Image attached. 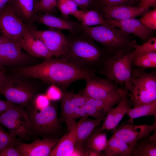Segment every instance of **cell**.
<instances>
[{"label": "cell", "mask_w": 156, "mask_h": 156, "mask_svg": "<svg viewBox=\"0 0 156 156\" xmlns=\"http://www.w3.org/2000/svg\"><path fill=\"white\" fill-rule=\"evenodd\" d=\"M17 71L21 75L40 79L57 86L63 90L72 83L81 79L85 80L95 73L81 69L62 58L53 57L36 65L19 68Z\"/></svg>", "instance_id": "cell-1"}, {"label": "cell", "mask_w": 156, "mask_h": 156, "mask_svg": "<svg viewBox=\"0 0 156 156\" xmlns=\"http://www.w3.org/2000/svg\"><path fill=\"white\" fill-rule=\"evenodd\" d=\"M67 43L62 58L81 69L96 73L110 53L97 46L81 30L66 36Z\"/></svg>", "instance_id": "cell-2"}, {"label": "cell", "mask_w": 156, "mask_h": 156, "mask_svg": "<svg viewBox=\"0 0 156 156\" xmlns=\"http://www.w3.org/2000/svg\"><path fill=\"white\" fill-rule=\"evenodd\" d=\"M80 27L86 35L103 45L111 54L135 49L137 44L130 34L107 23L94 26L81 24Z\"/></svg>", "instance_id": "cell-3"}, {"label": "cell", "mask_w": 156, "mask_h": 156, "mask_svg": "<svg viewBox=\"0 0 156 156\" xmlns=\"http://www.w3.org/2000/svg\"><path fill=\"white\" fill-rule=\"evenodd\" d=\"M145 68L133 67L129 79L124 85L133 107L156 100V71L147 73Z\"/></svg>", "instance_id": "cell-4"}, {"label": "cell", "mask_w": 156, "mask_h": 156, "mask_svg": "<svg viewBox=\"0 0 156 156\" xmlns=\"http://www.w3.org/2000/svg\"><path fill=\"white\" fill-rule=\"evenodd\" d=\"M130 49L110 54L98 71L116 85L122 86L130 79L135 56L134 50Z\"/></svg>", "instance_id": "cell-5"}, {"label": "cell", "mask_w": 156, "mask_h": 156, "mask_svg": "<svg viewBox=\"0 0 156 156\" xmlns=\"http://www.w3.org/2000/svg\"><path fill=\"white\" fill-rule=\"evenodd\" d=\"M26 108L32 135L51 138L59 129L57 111L53 106L38 109L30 104Z\"/></svg>", "instance_id": "cell-6"}, {"label": "cell", "mask_w": 156, "mask_h": 156, "mask_svg": "<svg viewBox=\"0 0 156 156\" xmlns=\"http://www.w3.org/2000/svg\"><path fill=\"white\" fill-rule=\"evenodd\" d=\"M83 94L88 98L107 101L117 105L129 93L112 81L100 78L94 73L85 80Z\"/></svg>", "instance_id": "cell-7"}, {"label": "cell", "mask_w": 156, "mask_h": 156, "mask_svg": "<svg viewBox=\"0 0 156 156\" xmlns=\"http://www.w3.org/2000/svg\"><path fill=\"white\" fill-rule=\"evenodd\" d=\"M0 124L6 127L11 135L20 140H27L32 135L25 108L13 104L0 114Z\"/></svg>", "instance_id": "cell-8"}, {"label": "cell", "mask_w": 156, "mask_h": 156, "mask_svg": "<svg viewBox=\"0 0 156 156\" xmlns=\"http://www.w3.org/2000/svg\"><path fill=\"white\" fill-rule=\"evenodd\" d=\"M0 95L9 102L26 108L32 103L36 92L24 81L6 75L0 85Z\"/></svg>", "instance_id": "cell-9"}, {"label": "cell", "mask_w": 156, "mask_h": 156, "mask_svg": "<svg viewBox=\"0 0 156 156\" xmlns=\"http://www.w3.org/2000/svg\"><path fill=\"white\" fill-rule=\"evenodd\" d=\"M27 30L26 25L8 4L0 10V34L19 44Z\"/></svg>", "instance_id": "cell-10"}, {"label": "cell", "mask_w": 156, "mask_h": 156, "mask_svg": "<svg viewBox=\"0 0 156 156\" xmlns=\"http://www.w3.org/2000/svg\"><path fill=\"white\" fill-rule=\"evenodd\" d=\"M26 28L33 36L43 42L53 57L60 58L63 56L66 46L67 38L60 30L51 28L40 30L27 26Z\"/></svg>", "instance_id": "cell-11"}, {"label": "cell", "mask_w": 156, "mask_h": 156, "mask_svg": "<svg viewBox=\"0 0 156 156\" xmlns=\"http://www.w3.org/2000/svg\"><path fill=\"white\" fill-rule=\"evenodd\" d=\"M156 120L155 117L154 122L151 125L124 124L117 126L112 130V136L126 142L131 148H134L138 140L148 135L156 129Z\"/></svg>", "instance_id": "cell-12"}, {"label": "cell", "mask_w": 156, "mask_h": 156, "mask_svg": "<svg viewBox=\"0 0 156 156\" xmlns=\"http://www.w3.org/2000/svg\"><path fill=\"white\" fill-rule=\"evenodd\" d=\"M22 49L19 44L0 34V57L4 66L22 63L29 60L30 55Z\"/></svg>", "instance_id": "cell-13"}, {"label": "cell", "mask_w": 156, "mask_h": 156, "mask_svg": "<svg viewBox=\"0 0 156 156\" xmlns=\"http://www.w3.org/2000/svg\"><path fill=\"white\" fill-rule=\"evenodd\" d=\"M39 0H9L8 4L16 15L27 26L34 27Z\"/></svg>", "instance_id": "cell-14"}, {"label": "cell", "mask_w": 156, "mask_h": 156, "mask_svg": "<svg viewBox=\"0 0 156 156\" xmlns=\"http://www.w3.org/2000/svg\"><path fill=\"white\" fill-rule=\"evenodd\" d=\"M59 140L43 138L42 139H36L31 143L21 142L15 146L22 156H48Z\"/></svg>", "instance_id": "cell-15"}, {"label": "cell", "mask_w": 156, "mask_h": 156, "mask_svg": "<svg viewBox=\"0 0 156 156\" xmlns=\"http://www.w3.org/2000/svg\"><path fill=\"white\" fill-rule=\"evenodd\" d=\"M106 20H124L135 18L145 10L139 6L121 5L95 9Z\"/></svg>", "instance_id": "cell-16"}, {"label": "cell", "mask_w": 156, "mask_h": 156, "mask_svg": "<svg viewBox=\"0 0 156 156\" xmlns=\"http://www.w3.org/2000/svg\"><path fill=\"white\" fill-rule=\"evenodd\" d=\"M106 21L111 25L129 34L135 36L142 41L146 42L152 37L151 36L153 30L145 26L139 20L135 18L124 20H106Z\"/></svg>", "instance_id": "cell-17"}, {"label": "cell", "mask_w": 156, "mask_h": 156, "mask_svg": "<svg viewBox=\"0 0 156 156\" xmlns=\"http://www.w3.org/2000/svg\"><path fill=\"white\" fill-rule=\"evenodd\" d=\"M72 122V125L68 124L70 130L55 145L49 156H69L81 155L77 151L76 146V123Z\"/></svg>", "instance_id": "cell-18"}, {"label": "cell", "mask_w": 156, "mask_h": 156, "mask_svg": "<svg viewBox=\"0 0 156 156\" xmlns=\"http://www.w3.org/2000/svg\"><path fill=\"white\" fill-rule=\"evenodd\" d=\"M35 22L50 28L67 30L70 33L77 32L81 30V24L79 22L60 18L48 13L37 14Z\"/></svg>", "instance_id": "cell-19"}, {"label": "cell", "mask_w": 156, "mask_h": 156, "mask_svg": "<svg viewBox=\"0 0 156 156\" xmlns=\"http://www.w3.org/2000/svg\"><path fill=\"white\" fill-rule=\"evenodd\" d=\"M20 46L30 55L45 59L53 57L43 42L33 36L27 29L20 43Z\"/></svg>", "instance_id": "cell-20"}, {"label": "cell", "mask_w": 156, "mask_h": 156, "mask_svg": "<svg viewBox=\"0 0 156 156\" xmlns=\"http://www.w3.org/2000/svg\"><path fill=\"white\" fill-rule=\"evenodd\" d=\"M130 107L127 98L123 99L116 106L112 107L108 111L102 126L99 129L100 131H109L114 129L127 114Z\"/></svg>", "instance_id": "cell-21"}, {"label": "cell", "mask_w": 156, "mask_h": 156, "mask_svg": "<svg viewBox=\"0 0 156 156\" xmlns=\"http://www.w3.org/2000/svg\"><path fill=\"white\" fill-rule=\"evenodd\" d=\"M61 99L62 114L66 120L70 119L76 109L82 106L88 97L64 90Z\"/></svg>", "instance_id": "cell-22"}, {"label": "cell", "mask_w": 156, "mask_h": 156, "mask_svg": "<svg viewBox=\"0 0 156 156\" xmlns=\"http://www.w3.org/2000/svg\"><path fill=\"white\" fill-rule=\"evenodd\" d=\"M105 118L93 119L85 117L81 118L76 123V146L79 150L82 149L83 145L88 138Z\"/></svg>", "instance_id": "cell-23"}, {"label": "cell", "mask_w": 156, "mask_h": 156, "mask_svg": "<svg viewBox=\"0 0 156 156\" xmlns=\"http://www.w3.org/2000/svg\"><path fill=\"white\" fill-rule=\"evenodd\" d=\"M133 149L126 142L112 136L103 153L105 156H131Z\"/></svg>", "instance_id": "cell-24"}, {"label": "cell", "mask_w": 156, "mask_h": 156, "mask_svg": "<svg viewBox=\"0 0 156 156\" xmlns=\"http://www.w3.org/2000/svg\"><path fill=\"white\" fill-rule=\"evenodd\" d=\"M133 156H156V130L153 135L149 134L137 141L133 149Z\"/></svg>", "instance_id": "cell-25"}, {"label": "cell", "mask_w": 156, "mask_h": 156, "mask_svg": "<svg viewBox=\"0 0 156 156\" xmlns=\"http://www.w3.org/2000/svg\"><path fill=\"white\" fill-rule=\"evenodd\" d=\"M82 25L87 26L107 24L106 20L97 10L91 9L87 10H78L73 15Z\"/></svg>", "instance_id": "cell-26"}, {"label": "cell", "mask_w": 156, "mask_h": 156, "mask_svg": "<svg viewBox=\"0 0 156 156\" xmlns=\"http://www.w3.org/2000/svg\"><path fill=\"white\" fill-rule=\"evenodd\" d=\"M94 130L86 140V146L98 152L102 153L107 144L106 135L103 131L99 130V129L95 131Z\"/></svg>", "instance_id": "cell-27"}, {"label": "cell", "mask_w": 156, "mask_h": 156, "mask_svg": "<svg viewBox=\"0 0 156 156\" xmlns=\"http://www.w3.org/2000/svg\"><path fill=\"white\" fill-rule=\"evenodd\" d=\"M132 122L133 119L144 116H156V100L133 108L130 107L127 113Z\"/></svg>", "instance_id": "cell-28"}, {"label": "cell", "mask_w": 156, "mask_h": 156, "mask_svg": "<svg viewBox=\"0 0 156 156\" xmlns=\"http://www.w3.org/2000/svg\"><path fill=\"white\" fill-rule=\"evenodd\" d=\"M132 65L135 67L146 69L156 67V52L135 56Z\"/></svg>", "instance_id": "cell-29"}, {"label": "cell", "mask_w": 156, "mask_h": 156, "mask_svg": "<svg viewBox=\"0 0 156 156\" xmlns=\"http://www.w3.org/2000/svg\"><path fill=\"white\" fill-rule=\"evenodd\" d=\"M56 6L66 18L70 15H73L78 10L77 4L73 0H57Z\"/></svg>", "instance_id": "cell-30"}, {"label": "cell", "mask_w": 156, "mask_h": 156, "mask_svg": "<svg viewBox=\"0 0 156 156\" xmlns=\"http://www.w3.org/2000/svg\"><path fill=\"white\" fill-rule=\"evenodd\" d=\"M134 52L135 56L156 52V37H151L141 45L137 44Z\"/></svg>", "instance_id": "cell-31"}, {"label": "cell", "mask_w": 156, "mask_h": 156, "mask_svg": "<svg viewBox=\"0 0 156 156\" xmlns=\"http://www.w3.org/2000/svg\"><path fill=\"white\" fill-rule=\"evenodd\" d=\"M20 140L6 132L0 124V151L10 145L18 144L21 142Z\"/></svg>", "instance_id": "cell-32"}, {"label": "cell", "mask_w": 156, "mask_h": 156, "mask_svg": "<svg viewBox=\"0 0 156 156\" xmlns=\"http://www.w3.org/2000/svg\"><path fill=\"white\" fill-rule=\"evenodd\" d=\"M85 117L90 116L95 119L105 118L107 113L97 108L94 106L85 102L82 106Z\"/></svg>", "instance_id": "cell-33"}, {"label": "cell", "mask_w": 156, "mask_h": 156, "mask_svg": "<svg viewBox=\"0 0 156 156\" xmlns=\"http://www.w3.org/2000/svg\"><path fill=\"white\" fill-rule=\"evenodd\" d=\"M57 0H40L37 7V12L52 14L57 7Z\"/></svg>", "instance_id": "cell-34"}, {"label": "cell", "mask_w": 156, "mask_h": 156, "mask_svg": "<svg viewBox=\"0 0 156 156\" xmlns=\"http://www.w3.org/2000/svg\"><path fill=\"white\" fill-rule=\"evenodd\" d=\"M145 26L152 30L156 29V8L148 12L139 20Z\"/></svg>", "instance_id": "cell-35"}, {"label": "cell", "mask_w": 156, "mask_h": 156, "mask_svg": "<svg viewBox=\"0 0 156 156\" xmlns=\"http://www.w3.org/2000/svg\"><path fill=\"white\" fill-rule=\"evenodd\" d=\"M137 0H95V8L121 5H133Z\"/></svg>", "instance_id": "cell-36"}, {"label": "cell", "mask_w": 156, "mask_h": 156, "mask_svg": "<svg viewBox=\"0 0 156 156\" xmlns=\"http://www.w3.org/2000/svg\"><path fill=\"white\" fill-rule=\"evenodd\" d=\"M50 101L46 94H40L36 96L30 104L37 109H41L49 105Z\"/></svg>", "instance_id": "cell-37"}, {"label": "cell", "mask_w": 156, "mask_h": 156, "mask_svg": "<svg viewBox=\"0 0 156 156\" xmlns=\"http://www.w3.org/2000/svg\"><path fill=\"white\" fill-rule=\"evenodd\" d=\"M46 94L50 100L56 101L61 99L63 92L59 87L51 85L47 89Z\"/></svg>", "instance_id": "cell-38"}, {"label": "cell", "mask_w": 156, "mask_h": 156, "mask_svg": "<svg viewBox=\"0 0 156 156\" xmlns=\"http://www.w3.org/2000/svg\"><path fill=\"white\" fill-rule=\"evenodd\" d=\"M81 10H87L94 9L95 6V0H73Z\"/></svg>", "instance_id": "cell-39"}, {"label": "cell", "mask_w": 156, "mask_h": 156, "mask_svg": "<svg viewBox=\"0 0 156 156\" xmlns=\"http://www.w3.org/2000/svg\"><path fill=\"white\" fill-rule=\"evenodd\" d=\"M15 146L11 145L3 148L0 151V156H22Z\"/></svg>", "instance_id": "cell-40"}, {"label": "cell", "mask_w": 156, "mask_h": 156, "mask_svg": "<svg viewBox=\"0 0 156 156\" xmlns=\"http://www.w3.org/2000/svg\"><path fill=\"white\" fill-rule=\"evenodd\" d=\"M139 6L144 10H146L151 7L156 8V0H139Z\"/></svg>", "instance_id": "cell-41"}, {"label": "cell", "mask_w": 156, "mask_h": 156, "mask_svg": "<svg viewBox=\"0 0 156 156\" xmlns=\"http://www.w3.org/2000/svg\"><path fill=\"white\" fill-rule=\"evenodd\" d=\"M13 103L7 101H3L0 99V114L10 108Z\"/></svg>", "instance_id": "cell-42"}, {"label": "cell", "mask_w": 156, "mask_h": 156, "mask_svg": "<svg viewBox=\"0 0 156 156\" xmlns=\"http://www.w3.org/2000/svg\"><path fill=\"white\" fill-rule=\"evenodd\" d=\"M4 66L0 64V85L6 75Z\"/></svg>", "instance_id": "cell-43"}, {"label": "cell", "mask_w": 156, "mask_h": 156, "mask_svg": "<svg viewBox=\"0 0 156 156\" xmlns=\"http://www.w3.org/2000/svg\"><path fill=\"white\" fill-rule=\"evenodd\" d=\"M9 0H0V10L3 8L8 3Z\"/></svg>", "instance_id": "cell-44"}, {"label": "cell", "mask_w": 156, "mask_h": 156, "mask_svg": "<svg viewBox=\"0 0 156 156\" xmlns=\"http://www.w3.org/2000/svg\"><path fill=\"white\" fill-rule=\"evenodd\" d=\"M0 64L3 66V64H2V63H1V58H0Z\"/></svg>", "instance_id": "cell-45"}]
</instances>
